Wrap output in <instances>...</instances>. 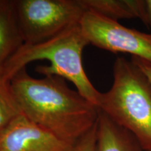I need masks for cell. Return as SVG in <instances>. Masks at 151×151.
Returning <instances> with one entry per match:
<instances>
[{"label": "cell", "instance_id": "1", "mask_svg": "<svg viewBox=\"0 0 151 151\" xmlns=\"http://www.w3.org/2000/svg\"><path fill=\"white\" fill-rule=\"evenodd\" d=\"M10 86L24 116L69 144L75 146L97 123L99 109L59 76L35 78L23 68Z\"/></svg>", "mask_w": 151, "mask_h": 151}, {"label": "cell", "instance_id": "2", "mask_svg": "<svg viewBox=\"0 0 151 151\" xmlns=\"http://www.w3.org/2000/svg\"><path fill=\"white\" fill-rule=\"evenodd\" d=\"M89 44L77 24L43 42L24 44L6 64L2 76L10 81L30 62L48 60L50 65L38 66L36 71L43 76H59L70 81L81 95L98 108L101 92L90 82L83 64V51Z\"/></svg>", "mask_w": 151, "mask_h": 151}, {"label": "cell", "instance_id": "3", "mask_svg": "<svg viewBox=\"0 0 151 151\" xmlns=\"http://www.w3.org/2000/svg\"><path fill=\"white\" fill-rule=\"evenodd\" d=\"M110 90L101 92L98 109L127 129L145 151H151V84L132 60L119 57Z\"/></svg>", "mask_w": 151, "mask_h": 151}, {"label": "cell", "instance_id": "4", "mask_svg": "<svg viewBox=\"0 0 151 151\" xmlns=\"http://www.w3.org/2000/svg\"><path fill=\"white\" fill-rule=\"evenodd\" d=\"M14 4L24 44L43 42L79 24L87 11L80 0H16Z\"/></svg>", "mask_w": 151, "mask_h": 151}, {"label": "cell", "instance_id": "5", "mask_svg": "<svg viewBox=\"0 0 151 151\" xmlns=\"http://www.w3.org/2000/svg\"><path fill=\"white\" fill-rule=\"evenodd\" d=\"M79 25L90 44L114 53L130 54L151 63V34L127 28L90 11L85 13Z\"/></svg>", "mask_w": 151, "mask_h": 151}, {"label": "cell", "instance_id": "6", "mask_svg": "<svg viewBox=\"0 0 151 151\" xmlns=\"http://www.w3.org/2000/svg\"><path fill=\"white\" fill-rule=\"evenodd\" d=\"M74 146L21 115L0 134V151H73Z\"/></svg>", "mask_w": 151, "mask_h": 151}, {"label": "cell", "instance_id": "7", "mask_svg": "<svg viewBox=\"0 0 151 151\" xmlns=\"http://www.w3.org/2000/svg\"><path fill=\"white\" fill-rule=\"evenodd\" d=\"M14 1L0 0V75L7 62L24 45Z\"/></svg>", "mask_w": 151, "mask_h": 151}, {"label": "cell", "instance_id": "8", "mask_svg": "<svg viewBox=\"0 0 151 151\" xmlns=\"http://www.w3.org/2000/svg\"><path fill=\"white\" fill-rule=\"evenodd\" d=\"M96 151H145L133 135L99 111Z\"/></svg>", "mask_w": 151, "mask_h": 151}, {"label": "cell", "instance_id": "9", "mask_svg": "<svg viewBox=\"0 0 151 151\" xmlns=\"http://www.w3.org/2000/svg\"><path fill=\"white\" fill-rule=\"evenodd\" d=\"M87 11L112 20L140 18L142 0H80Z\"/></svg>", "mask_w": 151, "mask_h": 151}, {"label": "cell", "instance_id": "10", "mask_svg": "<svg viewBox=\"0 0 151 151\" xmlns=\"http://www.w3.org/2000/svg\"><path fill=\"white\" fill-rule=\"evenodd\" d=\"M22 115L11 89L10 81L0 75V134Z\"/></svg>", "mask_w": 151, "mask_h": 151}, {"label": "cell", "instance_id": "11", "mask_svg": "<svg viewBox=\"0 0 151 151\" xmlns=\"http://www.w3.org/2000/svg\"><path fill=\"white\" fill-rule=\"evenodd\" d=\"M97 122L95 125L74 146L73 151H96Z\"/></svg>", "mask_w": 151, "mask_h": 151}, {"label": "cell", "instance_id": "12", "mask_svg": "<svg viewBox=\"0 0 151 151\" xmlns=\"http://www.w3.org/2000/svg\"><path fill=\"white\" fill-rule=\"evenodd\" d=\"M141 20L151 27V0H142Z\"/></svg>", "mask_w": 151, "mask_h": 151}, {"label": "cell", "instance_id": "13", "mask_svg": "<svg viewBox=\"0 0 151 151\" xmlns=\"http://www.w3.org/2000/svg\"><path fill=\"white\" fill-rule=\"evenodd\" d=\"M131 60L134 63L136 64L138 67L141 69V71L145 73L147 78H148L151 84V63L146 60L140 59V58L132 57Z\"/></svg>", "mask_w": 151, "mask_h": 151}]
</instances>
